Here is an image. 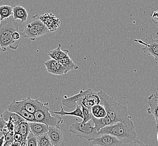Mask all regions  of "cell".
Masks as SVG:
<instances>
[{
  "instance_id": "cell-4",
  "label": "cell",
  "mask_w": 158,
  "mask_h": 146,
  "mask_svg": "<svg viewBox=\"0 0 158 146\" xmlns=\"http://www.w3.org/2000/svg\"><path fill=\"white\" fill-rule=\"evenodd\" d=\"M69 130L77 137L85 138L89 142L100 136L92 120L87 123L79 122L73 123L70 125Z\"/></svg>"
},
{
  "instance_id": "cell-36",
  "label": "cell",
  "mask_w": 158,
  "mask_h": 146,
  "mask_svg": "<svg viewBox=\"0 0 158 146\" xmlns=\"http://www.w3.org/2000/svg\"><path fill=\"white\" fill-rule=\"evenodd\" d=\"M5 143V136H2L0 137V146H3Z\"/></svg>"
},
{
  "instance_id": "cell-17",
  "label": "cell",
  "mask_w": 158,
  "mask_h": 146,
  "mask_svg": "<svg viewBox=\"0 0 158 146\" xmlns=\"http://www.w3.org/2000/svg\"><path fill=\"white\" fill-rule=\"evenodd\" d=\"M149 108H148L147 112L149 114L154 115L155 119L156 127H158V100L154 93L149 95L148 97Z\"/></svg>"
},
{
  "instance_id": "cell-30",
  "label": "cell",
  "mask_w": 158,
  "mask_h": 146,
  "mask_svg": "<svg viewBox=\"0 0 158 146\" xmlns=\"http://www.w3.org/2000/svg\"><path fill=\"white\" fill-rule=\"evenodd\" d=\"M27 146H38L37 137L31 132L27 138Z\"/></svg>"
},
{
  "instance_id": "cell-40",
  "label": "cell",
  "mask_w": 158,
  "mask_h": 146,
  "mask_svg": "<svg viewBox=\"0 0 158 146\" xmlns=\"http://www.w3.org/2000/svg\"><path fill=\"white\" fill-rule=\"evenodd\" d=\"M1 21H2V20H1V16H0V24H1Z\"/></svg>"
},
{
  "instance_id": "cell-18",
  "label": "cell",
  "mask_w": 158,
  "mask_h": 146,
  "mask_svg": "<svg viewBox=\"0 0 158 146\" xmlns=\"http://www.w3.org/2000/svg\"><path fill=\"white\" fill-rule=\"evenodd\" d=\"M1 117L3 118L7 122H12L15 125L19 124L22 122L27 121L16 112L9 111V110L4 111L1 115Z\"/></svg>"
},
{
  "instance_id": "cell-10",
  "label": "cell",
  "mask_w": 158,
  "mask_h": 146,
  "mask_svg": "<svg viewBox=\"0 0 158 146\" xmlns=\"http://www.w3.org/2000/svg\"><path fill=\"white\" fill-rule=\"evenodd\" d=\"M7 110L12 112H16L29 122L35 121L34 114L31 113L27 110H26L25 108L23 107L20 101H13V102L7 106Z\"/></svg>"
},
{
  "instance_id": "cell-28",
  "label": "cell",
  "mask_w": 158,
  "mask_h": 146,
  "mask_svg": "<svg viewBox=\"0 0 158 146\" xmlns=\"http://www.w3.org/2000/svg\"><path fill=\"white\" fill-rule=\"evenodd\" d=\"M14 131H9L5 136V143L3 146H12L14 141Z\"/></svg>"
},
{
  "instance_id": "cell-12",
  "label": "cell",
  "mask_w": 158,
  "mask_h": 146,
  "mask_svg": "<svg viewBox=\"0 0 158 146\" xmlns=\"http://www.w3.org/2000/svg\"><path fill=\"white\" fill-rule=\"evenodd\" d=\"M44 65L48 72L54 75H61L69 71L66 67L54 59H51L45 62Z\"/></svg>"
},
{
  "instance_id": "cell-5",
  "label": "cell",
  "mask_w": 158,
  "mask_h": 146,
  "mask_svg": "<svg viewBox=\"0 0 158 146\" xmlns=\"http://www.w3.org/2000/svg\"><path fill=\"white\" fill-rule=\"evenodd\" d=\"M49 32H50V30L40 19L39 15H35L33 17L32 20L26 24L24 30L21 32V35L23 38L35 41L36 38Z\"/></svg>"
},
{
  "instance_id": "cell-15",
  "label": "cell",
  "mask_w": 158,
  "mask_h": 146,
  "mask_svg": "<svg viewBox=\"0 0 158 146\" xmlns=\"http://www.w3.org/2000/svg\"><path fill=\"white\" fill-rule=\"evenodd\" d=\"M48 134L52 146H59L62 143L64 139L63 134L60 128L50 126Z\"/></svg>"
},
{
  "instance_id": "cell-27",
  "label": "cell",
  "mask_w": 158,
  "mask_h": 146,
  "mask_svg": "<svg viewBox=\"0 0 158 146\" xmlns=\"http://www.w3.org/2000/svg\"><path fill=\"white\" fill-rule=\"evenodd\" d=\"M81 108H82L83 116V119L82 122V123H87L89 121L92 120L94 116L92 114L91 109L86 107L83 105H81Z\"/></svg>"
},
{
  "instance_id": "cell-16",
  "label": "cell",
  "mask_w": 158,
  "mask_h": 146,
  "mask_svg": "<svg viewBox=\"0 0 158 146\" xmlns=\"http://www.w3.org/2000/svg\"><path fill=\"white\" fill-rule=\"evenodd\" d=\"M20 102L25 110L32 114H34L44 103L38 99H32L30 97L23 99Z\"/></svg>"
},
{
  "instance_id": "cell-21",
  "label": "cell",
  "mask_w": 158,
  "mask_h": 146,
  "mask_svg": "<svg viewBox=\"0 0 158 146\" xmlns=\"http://www.w3.org/2000/svg\"><path fill=\"white\" fill-rule=\"evenodd\" d=\"M52 114H56L59 115L61 116H77L79 117L81 119H83V116L82 111V108L81 106L79 105H77L76 109L73 111L71 112H67L64 110L63 107L61 106V110L59 111H50Z\"/></svg>"
},
{
  "instance_id": "cell-25",
  "label": "cell",
  "mask_w": 158,
  "mask_h": 146,
  "mask_svg": "<svg viewBox=\"0 0 158 146\" xmlns=\"http://www.w3.org/2000/svg\"><path fill=\"white\" fill-rule=\"evenodd\" d=\"M37 137L38 146H52L48 133L42 134Z\"/></svg>"
},
{
  "instance_id": "cell-8",
  "label": "cell",
  "mask_w": 158,
  "mask_h": 146,
  "mask_svg": "<svg viewBox=\"0 0 158 146\" xmlns=\"http://www.w3.org/2000/svg\"><path fill=\"white\" fill-rule=\"evenodd\" d=\"M134 41L143 45L144 47L141 49V51L149 56H153L155 60L158 61V39H154L150 35L146 38L145 41L141 39H135Z\"/></svg>"
},
{
  "instance_id": "cell-29",
  "label": "cell",
  "mask_w": 158,
  "mask_h": 146,
  "mask_svg": "<svg viewBox=\"0 0 158 146\" xmlns=\"http://www.w3.org/2000/svg\"><path fill=\"white\" fill-rule=\"evenodd\" d=\"M9 131L7 127V122L0 116V136H5Z\"/></svg>"
},
{
  "instance_id": "cell-22",
  "label": "cell",
  "mask_w": 158,
  "mask_h": 146,
  "mask_svg": "<svg viewBox=\"0 0 158 146\" xmlns=\"http://www.w3.org/2000/svg\"><path fill=\"white\" fill-rule=\"evenodd\" d=\"M92 120L94 121L95 127L98 131V132L102 128L113 124L110 119L109 118L107 115L104 118H96L93 117Z\"/></svg>"
},
{
  "instance_id": "cell-34",
  "label": "cell",
  "mask_w": 158,
  "mask_h": 146,
  "mask_svg": "<svg viewBox=\"0 0 158 146\" xmlns=\"http://www.w3.org/2000/svg\"><path fill=\"white\" fill-rule=\"evenodd\" d=\"M15 125V124H14L12 122H7V127L10 131H14Z\"/></svg>"
},
{
  "instance_id": "cell-3",
  "label": "cell",
  "mask_w": 158,
  "mask_h": 146,
  "mask_svg": "<svg viewBox=\"0 0 158 146\" xmlns=\"http://www.w3.org/2000/svg\"><path fill=\"white\" fill-rule=\"evenodd\" d=\"M19 30V25L13 15L1 21L0 24V44L2 48L6 51L7 47L16 50L19 44H16V41L13 38V34Z\"/></svg>"
},
{
  "instance_id": "cell-1",
  "label": "cell",
  "mask_w": 158,
  "mask_h": 146,
  "mask_svg": "<svg viewBox=\"0 0 158 146\" xmlns=\"http://www.w3.org/2000/svg\"><path fill=\"white\" fill-rule=\"evenodd\" d=\"M98 94L101 99V103L104 106L107 116L110 119L113 124L122 122L135 127L131 120V116L128 115L126 106L118 102L113 97L108 95L102 90L98 92Z\"/></svg>"
},
{
  "instance_id": "cell-31",
  "label": "cell",
  "mask_w": 158,
  "mask_h": 146,
  "mask_svg": "<svg viewBox=\"0 0 158 146\" xmlns=\"http://www.w3.org/2000/svg\"><path fill=\"white\" fill-rule=\"evenodd\" d=\"M152 19L153 22L158 26V10L154 11L152 14Z\"/></svg>"
},
{
  "instance_id": "cell-19",
  "label": "cell",
  "mask_w": 158,
  "mask_h": 146,
  "mask_svg": "<svg viewBox=\"0 0 158 146\" xmlns=\"http://www.w3.org/2000/svg\"><path fill=\"white\" fill-rule=\"evenodd\" d=\"M29 123L31 132L37 137L42 134L48 133V131L49 126L47 124L37 121L29 122Z\"/></svg>"
},
{
  "instance_id": "cell-32",
  "label": "cell",
  "mask_w": 158,
  "mask_h": 146,
  "mask_svg": "<svg viewBox=\"0 0 158 146\" xmlns=\"http://www.w3.org/2000/svg\"><path fill=\"white\" fill-rule=\"evenodd\" d=\"M24 138L23 137L22 134L19 132H15L14 134V140L16 141H19V142H22L23 140H24Z\"/></svg>"
},
{
  "instance_id": "cell-11",
  "label": "cell",
  "mask_w": 158,
  "mask_h": 146,
  "mask_svg": "<svg viewBox=\"0 0 158 146\" xmlns=\"http://www.w3.org/2000/svg\"><path fill=\"white\" fill-rule=\"evenodd\" d=\"M89 88L81 90L78 93L70 97H67L65 95L64 99L61 100L62 104L68 108H73L76 107L77 105L81 106L83 97L88 93Z\"/></svg>"
},
{
  "instance_id": "cell-39",
  "label": "cell",
  "mask_w": 158,
  "mask_h": 146,
  "mask_svg": "<svg viewBox=\"0 0 158 146\" xmlns=\"http://www.w3.org/2000/svg\"><path fill=\"white\" fill-rule=\"evenodd\" d=\"M157 140H158V134H157Z\"/></svg>"
},
{
  "instance_id": "cell-6",
  "label": "cell",
  "mask_w": 158,
  "mask_h": 146,
  "mask_svg": "<svg viewBox=\"0 0 158 146\" xmlns=\"http://www.w3.org/2000/svg\"><path fill=\"white\" fill-rule=\"evenodd\" d=\"M48 103H44L43 105L34 113L35 121L47 124L49 127L54 126L60 128V125L63 123V119L59 115L51 114Z\"/></svg>"
},
{
  "instance_id": "cell-35",
  "label": "cell",
  "mask_w": 158,
  "mask_h": 146,
  "mask_svg": "<svg viewBox=\"0 0 158 146\" xmlns=\"http://www.w3.org/2000/svg\"><path fill=\"white\" fill-rule=\"evenodd\" d=\"M12 146H22V144L21 142L14 140L13 143V144H12Z\"/></svg>"
},
{
  "instance_id": "cell-23",
  "label": "cell",
  "mask_w": 158,
  "mask_h": 146,
  "mask_svg": "<svg viewBox=\"0 0 158 146\" xmlns=\"http://www.w3.org/2000/svg\"><path fill=\"white\" fill-rule=\"evenodd\" d=\"M91 110L92 114L95 118H104L107 115V112L106 111L104 106L100 104L94 106L92 107Z\"/></svg>"
},
{
  "instance_id": "cell-26",
  "label": "cell",
  "mask_w": 158,
  "mask_h": 146,
  "mask_svg": "<svg viewBox=\"0 0 158 146\" xmlns=\"http://www.w3.org/2000/svg\"><path fill=\"white\" fill-rule=\"evenodd\" d=\"M31 132L29 121H25L22 122L20 124V130L19 133L22 134L24 140H27V137L29 133Z\"/></svg>"
},
{
  "instance_id": "cell-38",
  "label": "cell",
  "mask_w": 158,
  "mask_h": 146,
  "mask_svg": "<svg viewBox=\"0 0 158 146\" xmlns=\"http://www.w3.org/2000/svg\"><path fill=\"white\" fill-rule=\"evenodd\" d=\"M5 50H4V49H3L2 48V47H1V44H0V54H1V53H2V52H5Z\"/></svg>"
},
{
  "instance_id": "cell-24",
  "label": "cell",
  "mask_w": 158,
  "mask_h": 146,
  "mask_svg": "<svg viewBox=\"0 0 158 146\" xmlns=\"http://www.w3.org/2000/svg\"><path fill=\"white\" fill-rule=\"evenodd\" d=\"M13 15V7L9 5H0V16L1 20L7 19Z\"/></svg>"
},
{
  "instance_id": "cell-2",
  "label": "cell",
  "mask_w": 158,
  "mask_h": 146,
  "mask_svg": "<svg viewBox=\"0 0 158 146\" xmlns=\"http://www.w3.org/2000/svg\"><path fill=\"white\" fill-rule=\"evenodd\" d=\"M135 127L130 126L122 122L111 124L102 128L98 132L99 135L110 134L122 141L126 146H145L142 141L138 140Z\"/></svg>"
},
{
  "instance_id": "cell-13",
  "label": "cell",
  "mask_w": 158,
  "mask_h": 146,
  "mask_svg": "<svg viewBox=\"0 0 158 146\" xmlns=\"http://www.w3.org/2000/svg\"><path fill=\"white\" fill-rule=\"evenodd\" d=\"M39 18L50 32L56 31L60 26V20L52 13H46Z\"/></svg>"
},
{
  "instance_id": "cell-37",
  "label": "cell",
  "mask_w": 158,
  "mask_h": 146,
  "mask_svg": "<svg viewBox=\"0 0 158 146\" xmlns=\"http://www.w3.org/2000/svg\"><path fill=\"white\" fill-rule=\"evenodd\" d=\"M154 95H155L156 97V99H157L158 100V88L157 89H156Z\"/></svg>"
},
{
  "instance_id": "cell-7",
  "label": "cell",
  "mask_w": 158,
  "mask_h": 146,
  "mask_svg": "<svg viewBox=\"0 0 158 146\" xmlns=\"http://www.w3.org/2000/svg\"><path fill=\"white\" fill-rule=\"evenodd\" d=\"M61 45L59 44L56 49L48 51V55L51 59H54L58 61L60 64L66 67L68 70H76L78 69V67L76 65L68 56L69 50H61Z\"/></svg>"
},
{
  "instance_id": "cell-20",
  "label": "cell",
  "mask_w": 158,
  "mask_h": 146,
  "mask_svg": "<svg viewBox=\"0 0 158 146\" xmlns=\"http://www.w3.org/2000/svg\"><path fill=\"white\" fill-rule=\"evenodd\" d=\"M13 16L15 20L19 19L21 22H25L28 16V14L24 7L15 6L13 7Z\"/></svg>"
},
{
  "instance_id": "cell-33",
  "label": "cell",
  "mask_w": 158,
  "mask_h": 146,
  "mask_svg": "<svg viewBox=\"0 0 158 146\" xmlns=\"http://www.w3.org/2000/svg\"><path fill=\"white\" fill-rule=\"evenodd\" d=\"M21 37H22L21 32H19V30H16L13 33V38L14 40L17 41L20 39Z\"/></svg>"
},
{
  "instance_id": "cell-14",
  "label": "cell",
  "mask_w": 158,
  "mask_h": 146,
  "mask_svg": "<svg viewBox=\"0 0 158 146\" xmlns=\"http://www.w3.org/2000/svg\"><path fill=\"white\" fill-rule=\"evenodd\" d=\"M101 102V99L98 95V92H95L89 88L88 93L83 97L81 105L91 109L94 106L100 104Z\"/></svg>"
},
{
  "instance_id": "cell-9",
  "label": "cell",
  "mask_w": 158,
  "mask_h": 146,
  "mask_svg": "<svg viewBox=\"0 0 158 146\" xmlns=\"http://www.w3.org/2000/svg\"><path fill=\"white\" fill-rule=\"evenodd\" d=\"M92 144L102 146H126L125 143L117 137L110 134H104L92 140Z\"/></svg>"
}]
</instances>
